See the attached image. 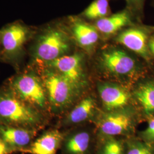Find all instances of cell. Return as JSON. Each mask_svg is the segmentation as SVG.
Segmentation results:
<instances>
[{"label":"cell","instance_id":"cell-14","mask_svg":"<svg viewBox=\"0 0 154 154\" xmlns=\"http://www.w3.org/2000/svg\"><path fill=\"white\" fill-rule=\"evenodd\" d=\"M63 140V135L58 130H50L35 140L23 151L32 154H57Z\"/></svg>","mask_w":154,"mask_h":154},{"label":"cell","instance_id":"cell-6","mask_svg":"<svg viewBox=\"0 0 154 154\" xmlns=\"http://www.w3.org/2000/svg\"><path fill=\"white\" fill-rule=\"evenodd\" d=\"M43 69L41 77L50 105L55 109H62L70 105L79 89L57 72L44 67Z\"/></svg>","mask_w":154,"mask_h":154},{"label":"cell","instance_id":"cell-10","mask_svg":"<svg viewBox=\"0 0 154 154\" xmlns=\"http://www.w3.org/2000/svg\"><path fill=\"white\" fill-rule=\"evenodd\" d=\"M66 23L74 42L87 51L93 49L98 44L100 36L94 25L76 17H69Z\"/></svg>","mask_w":154,"mask_h":154},{"label":"cell","instance_id":"cell-7","mask_svg":"<svg viewBox=\"0 0 154 154\" xmlns=\"http://www.w3.org/2000/svg\"><path fill=\"white\" fill-rule=\"evenodd\" d=\"M154 32V26L135 23L125 28L117 34L115 41L142 58L146 63H151L153 58L149 49V41Z\"/></svg>","mask_w":154,"mask_h":154},{"label":"cell","instance_id":"cell-24","mask_svg":"<svg viewBox=\"0 0 154 154\" xmlns=\"http://www.w3.org/2000/svg\"><path fill=\"white\" fill-rule=\"evenodd\" d=\"M149 49L150 54L154 60V32L151 35L149 39Z\"/></svg>","mask_w":154,"mask_h":154},{"label":"cell","instance_id":"cell-3","mask_svg":"<svg viewBox=\"0 0 154 154\" xmlns=\"http://www.w3.org/2000/svg\"><path fill=\"white\" fill-rule=\"evenodd\" d=\"M37 28L17 20L0 29V57L5 62L18 65L25 54V45L31 41Z\"/></svg>","mask_w":154,"mask_h":154},{"label":"cell","instance_id":"cell-9","mask_svg":"<svg viewBox=\"0 0 154 154\" xmlns=\"http://www.w3.org/2000/svg\"><path fill=\"white\" fill-rule=\"evenodd\" d=\"M133 121L130 112L119 110L109 111L99 120V131L104 138L125 135L130 131Z\"/></svg>","mask_w":154,"mask_h":154},{"label":"cell","instance_id":"cell-21","mask_svg":"<svg viewBox=\"0 0 154 154\" xmlns=\"http://www.w3.org/2000/svg\"><path fill=\"white\" fill-rule=\"evenodd\" d=\"M145 2L146 0H128L126 2L128 11L138 21H140L143 17Z\"/></svg>","mask_w":154,"mask_h":154},{"label":"cell","instance_id":"cell-22","mask_svg":"<svg viewBox=\"0 0 154 154\" xmlns=\"http://www.w3.org/2000/svg\"><path fill=\"white\" fill-rule=\"evenodd\" d=\"M149 143H154V116L149 117L148 126L141 133V139Z\"/></svg>","mask_w":154,"mask_h":154},{"label":"cell","instance_id":"cell-15","mask_svg":"<svg viewBox=\"0 0 154 154\" xmlns=\"http://www.w3.org/2000/svg\"><path fill=\"white\" fill-rule=\"evenodd\" d=\"M63 142L66 154H88L91 139L88 132L81 131L70 135Z\"/></svg>","mask_w":154,"mask_h":154},{"label":"cell","instance_id":"cell-19","mask_svg":"<svg viewBox=\"0 0 154 154\" xmlns=\"http://www.w3.org/2000/svg\"><path fill=\"white\" fill-rule=\"evenodd\" d=\"M125 142L115 137H105L100 142L97 154H125Z\"/></svg>","mask_w":154,"mask_h":154},{"label":"cell","instance_id":"cell-16","mask_svg":"<svg viewBox=\"0 0 154 154\" xmlns=\"http://www.w3.org/2000/svg\"><path fill=\"white\" fill-rule=\"evenodd\" d=\"M135 96L148 117L154 116V81H147L140 84L135 91Z\"/></svg>","mask_w":154,"mask_h":154},{"label":"cell","instance_id":"cell-12","mask_svg":"<svg viewBox=\"0 0 154 154\" xmlns=\"http://www.w3.org/2000/svg\"><path fill=\"white\" fill-rule=\"evenodd\" d=\"M134 17L128 10H125L105 17L95 21L94 26L100 35L105 37L116 35L125 28L136 23Z\"/></svg>","mask_w":154,"mask_h":154},{"label":"cell","instance_id":"cell-1","mask_svg":"<svg viewBox=\"0 0 154 154\" xmlns=\"http://www.w3.org/2000/svg\"><path fill=\"white\" fill-rule=\"evenodd\" d=\"M30 48L32 65L54 61L70 54L74 43L67 23H50L37 28Z\"/></svg>","mask_w":154,"mask_h":154},{"label":"cell","instance_id":"cell-11","mask_svg":"<svg viewBox=\"0 0 154 154\" xmlns=\"http://www.w3.org/2000/svg\"><path fill=\"white\" fill-rule=\"evenodd\" d=\"M37 130L22 127L0 125V138L16 151H24L33 142Z\"/></svg>","mask_w":154,"mask_h":154},{"label":"cell","instance_id":"cell-8","mask_svg":"<svg viewBox=\"0 0 154 154\" xmlns=\"http://www.w3.org/2000/svg\"><path fill=\"white\" fill-rule=\"evenodd\" d=\"M83 62L82 54L74 53L62 56L54 61L35 65L57 72L80 89L85 83Z\"/></svg>","mask_w":154,"mask_h":154},{"label":"cell","instance_id":"cell-4","mask_svg":"<svg viewBox=\"0 0 154 154\" xmlns=\"http://www.w3.org/2000/svg\"><path fill=\"white\" fill-rule=\"evenodd\" d=\"M8 87L23 101L40 111L49 103L42 79L32 66L12 77Z\"/></svg>","mask_w":154,"mask_h":154},{"label":"cell","instance_id":"cell-20","mask_svg":"<svg viewBox=\"0 0 154 154\" xmlns=\"http://www.w3.org/2000/svg\"><path fill=\"white\" fill-rule=\"evenodd\" d=\"M125 154H154V143L142 139H132L125 142Z\"/></svg>","mask_w":154,"mask_h":154},{"label":"cell","instance_id":"cell-5","mask_svg":"<svg viewBox=\"0 0 154 154\" xmlns=\"http://www.w3.org/2000/svg\"><path fill=\"white\" fill-rule=\"evenodd\" d=\"M98 64L103 71L115 77H134L142 74L146 70L137 58L125 50L114 46L101 51Z\"/></svg>","mask_w":154,"mask_h":154},{"label":"cell","instance_id":"cell-17","mask_svg":"<svg viewBox=\"0 0 154 154\" xmlns=\"http://www.w3.org/2000/svg\"><path fill=\"white\" fill-rule=\"evenodd\" d=\"M95 108V103L93 98H85L69 112L66 122L69 124H76L85 121L93 115Z\"/></svg>","mask_w":154,"mask_h":154},{"label":"cell","instance_id":"cell-18","mask_svg":"<svg viewBox=\"0 0 154 154\" xmlns=\"http://www.w3.org/2000/svg\"><path fill=\"white\" fill-rule=\"evenodd\" d=\"M109 0H94L82 13L87 20L97 21L110 15Z\"/></svg>","mask_w":154,"mask_h":154},{"label":"cell","instance_id":"cell-23","mask_svg":"<svg viewBox=\"0 0 154 154\" xmlns=\"http://www.w3.org/2000/svg\"><path fill=\"white\" fill-rule=\"evenodd\" d=\"M16 151L6 143L5 142L0 138V154H10Z\"/></svg>","mask_w":154,"mask_h":154},{"label":"cell","instance_id":"cell-13","mask_svg":"<svg viewBox=\"0 0 154 154\" xmlns=\"http://www.w3.org/2000/svg\"><path fill=\"white\" fill-rule=\"evenodd\" d=\"M98 90L103 106L108 111L121 109L128 103L130 99L128 91L117 85L100 83Z\"/></svg>","mask_w":154,"mask_h":154},{"label":"cell","instance_id":"cell-2","mask_svg":"<svg viewBox=\"0 0 154 154\" xmlns=\"http://www.w3.org/2000/svg\"><path fill=\"white\" fill-rule=\"evenodd\" d=\"M42 122L40 111L23 101L8 87L0 89V125L37 130Z\"/></svg>","mask_w":154,"mask_h":154}]
</instances>
